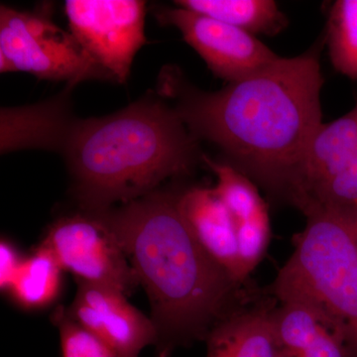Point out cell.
<instances>
[{
  "mask_svg": "<svg viewBox=\"0 0 357 357\" xmlns=\"http://www.w3.org/2000/svg\"><path fill=\"white\" fill-rule=\"evenodd\" d=\"M202 160L217 177L213 189L236 222L238 243L236 279L248 281L266 252L271 236L267 204L255 183L229 163L215 161L206 155Z\"/></svg>",
  "mask_w": 357,
  "mask_h": 357,
  "instance_id": "cell-10",
  "label": "cell"
},
{
  "mask_svg": "<svg viewBox=\"0 0 357 357\" xmlns=\"http://www.w3.org/2000/svg\"><path fill=\"white\" fill-rule=\"evenodd\" d=\"M57 98L28 109L1 110V151L21 148H51L61 150L73 119L68 114V91Z\"/></svg>",
  "mask_w": 357,
  "mask_h": 357,
  "instance_id": "cell-14",
  "label": "cell"
},
{
  "mask_svg": "<svg viewBox=\"0 0 357 357\" xmlns=\"http://www.w3.org/2000/svg\"><path fill=\"white\" fill-rule=\"evenodd\" d=\"M319 46L217 91H204L178 69L162 70L158 91L171 98L197 140L220 148L227 163L294 206L307 150L321 124Z\"/></svg>",
  "mask_w": 357,
  "mask_h": 357,
  "instance_id": "cell-1",
  "label": "cell"
},
{
  "mask_svg": "<svg viewBox=\"0 0 357 357\" xmlns=\"http://www.w3.org/2000/svg\"><path fill=\"white\" fill-rule=\"evenodd\" d=\"M63 271L50 251L40 245L23 259L7 292L26 309L49 306L60 293Z\"/></svg>",
  "mask_w": 357,
  "mask_h": 357,
  "instance_id": "cell-16",
  "label": "cell"
},
{
  "mask_svg": "<svg viewBox=\"0 0 357 357\" xmlns=\"http://www.w3.org/2000/svg\"><path fill=\"white\" fill-rule=\"evenodd\" d=\"M60 335L62 357H115L102 340L84 328L61 306L52 317Z\"/></svg>",
  "mask_w": 357,
  "mask_h": 357,
  "instance_id": "cell-18",
  "label": "cell"
},
{
  "mask_svg": "<svg viewBox=\"0 0 357 357\" xmlns=\"http://www.w3.org/2000/svg\"><path fill=\"white\" fill-rule=\"evenodd\" d=\"M1 255V271H0V286L2 291H8L14 276L24 258H21L11 244L2 241L0 248Z\"/></svg>",
  "mask_w": 357,
  "mask_h": 357,
  "instance_id": "cell-21",
  "label": "cell"
},
{
  "mask_svg": "<svg viewBox=\"0 0 357 357\" xmlns=\"http://www.w3.org/2000/svg\"><path fill=\"white\" fill-rule=\"evenodd\" d=\"M291 357H345L340 340L323 325L311 342Z\"/></svg>",
  "mask_w": 357,
  "mask_h": 357,
  "instance_id": "cell-20",
  "label": "cell"
},
{
  "mask_svg": "<svg viewBox=\"0 0 357 357\" xmlns=\"http://www.w3.org/2000/svg\"><path fill=\"white\" fill-rule=\"evenodd\" d=\"M178 208L199 245L237 281V227L215 190L194 187L181 192Z\"/></svg>",
  "mask_w": 357,
  "mask_h": 357,
  "instance_id": "cell-12",
  "label": "cell"
},
{
  "mask_svg": "<svg viewBox=\"0 0 357 357\" xmlns=\"http://www.w3.org/2000/svg\"><path fill=\"white\" fill-rule=\"evenodd\" d=\"M277 302L268 292L220 321L206 337V357H285L272 319Z\"/></svg>",
  "mask_w": 357,
  "mask_h": 357,
  "instance_id": "cell-13",
  "label": "cell"
},
{
  "mask_svg": "<svg viewBox=\"0 0 357 357\" xmlns=\"http://www.w3.org/2000/svg\"><path fill=\"white\" fill-rule=\"evenodd\" d=\"M349 225H351V223H349ZM351 227H352V230H354V236H356V244H357V230L356 229H354V227H352V225H351Z\"/></svg>",
  "mask_w": 357,
  "mask_h": 357,
  "instance_id": "cell-23",
  "label": "cell"
},
{
  "mask_svg": "<svg viewBox=\"0 0 357 357\" xmlns=\"http://www.w3.org/2000/svg\"><path fill=\"white\" fill-rule=\"evenodd\" d=\"M356 204L357 153L344 167V170L333 178L324 192L318 206L312 211L340 210L351 208Z\"/></svg>",
  "mask_w": 357,
  "mask_h": 357,
  "instance_id": "cell-19",
  "label": "cell"
},
{
  "mask_svg": "<svg viewBox=\"0 0 357 357\" xmlns=\"http://www.w3.org/2000/svg\"><path fill=\"white\" fill-rule=\"evenodd\" d=\"M155 15L161 24L178 28L208 69L229 84L252 76L280 58L255 35L203 14L161 7Z\"/></svg>",
  "mask_w": 357,
  "mask_h": 357,
  "instance_id": "cell-8",
  "label": "cell"
},
{
  "mask_svg": "<svg viewBox=\"0 0 357 357\" xmlns=\"http://www.w3.org/2000/svg\"><path fill=\"white\" fill-rule=\"evenodd\" d=\"M70 33L116 83L130 75L134 57L147 43L146 3L139 0H68Z\"/></svg>",
  "mask_w": 357,
  "mask_h": 357,
  "instance_id": "cell-7",
  "label": "cell"
},
{
  "mask_svg": "<svg viewBox=\"0 0 357 357\" xmlns=\"http://www.w3.org/2000/svg\"><path fill=\"white\" fill-rule=\"evenodd\" d=\"M356 153L357 103L351 112L335 121L321 123L317 130L307 150L294 206L304 215L314 210L328 184Z\"/></svg>",
  "mask_w": 357,
  "mask_h": 357,
  "instance_id": "cell-11",
  "label": "cell"
},
{
  "mask_svg": "<svg viewBox=\"0 0 357 357\" xmlns=\"http://www.w3.org/2000/svg\"><path fill=\"white\" fill-rule=\"evenodd\" d=\"M0 70L74 86L88 79L112 81L74 35L55 24L50 13L6 6L0 8Z\"/></svg>",
  "mask_w": 357,
  "mask_h": 357,
  "instance_id": "cell-5",
  "label": "cell"
},
{
  "mask_svg": "<svg viewBox=\"0 0 357 357\" xmlns=\"http://www.w3.org/2000/svg\"><path fill=\"white\" fill-rule=\"evenodd\" d=\"M67 310L115 357H139L145 347L156 344L157 332L151 318L112 289L77 281L76 297Z\"/></svg>",
  "mask_w": 357,
  "mask_h": 357,
  "instance_id": "cell-9",
  "label": "cell"
},
{
  "mask_svg": "<svg viewBox=\"0 0 357 357\" xmlns=\"http://www.w3.org/2000/svg\"><path fill=\"white\" fill-rule=\"evenodd\" d=\"M326 44L333 68L357 82V0H337L333 4Z\"/></svg>",
  "mask_w": 357,
  "mask_h": 357,
  "instance_id": "cell-17",
  "label": "cell"
},
{
  "mask_svg": "<svg viewBox=\"0 0 357 357\" xmlns=\"http://www.w3.org/2000/svg\"><path fill=\"white\" fill-rule=\"evenodd\" d=\"M180 192L157 189L103 211L149 298L157 357L206 340L223 319L267 295L234 280L199 245L181 215Z\"/></svg>",
  "mask_w": 357,
  "mask_h": 357,
  "instance_id": "cell-2",
  "label": "cell"
},
{
  "mask_svg": "<svg viewBox=\"0 0 357 357\" xmlns=\"http://www.w3.org/2000/svg\"><path fill=\"white\" fill-rule=\"evenodd\" d=\"M157 95L107 116L73 119L61 151L82 211H109L194 170L198 140Z\"/></svg>",
  "mask_w": 357,
  "mask_h": 357,
  "instance_id": "cell-3",
  "label": "cell"
},
{
  "mask_svg": "<svg viewBox=\"0 0 357 357\" xmlns=\"http://www.w3.org/2000/svg\"><path fill=\"white\" fill-rule=\"evenodd\" d=\"M305 217L306 227L293 238V255L268 292L278 302L312 307L340 340L345 357H357L356 236L335 211L317 210Z\"/></svg>",
  "mask_w": 357,
  "mask_h": 357,
  "instance_id": "cell-4",
  "label": "cell"
},
{
  "mask_svg": "<svg viewBox=\"0 0 357 357\" xmlns=\"http://www.w3.org/2000/svg\"><path fill=\"white\" fill-rule=\"evenodd\" d=\"M332 211H337V213L342 215L357 230V204L356 206H351V208Z\"/></svg>",
  "mask_w": 357,
  "mask_h": 357,
  "instance_id": "cell-22",
  "label": "cell"
},
{
  "mask_svg": "<svg viewBox=\"0 0 357 357\" xmlns=\"http://www.w3.org/2000/svg\"><path fill=\"white\" fill-rule=\"evenodd\" d=\"M41 245L77 281L110 288L126 297L140 285L103 211L81 210L59 218L49 227Z\"/></svg>",
  "mask_w": 357,
  "mask_h": 357,
  "instance_id": "cell-6",
  "label": "cell"
},
{
  "mask_svg": "<svg viewBox=\"0 0 357 357\" xmlns=\"http://www.w3.org/2000/svg\"><path fill=\"white\" fill-rule=\"evenodd\" d=\"M175 4L252 35L274 36L287 25V18L272 0H178Z\"/></svg>",
  "mask_w": 357,
  "mask_h": 357,
  "instance_id": "cell-15",
  "label": "cell"
}]
</instances>
